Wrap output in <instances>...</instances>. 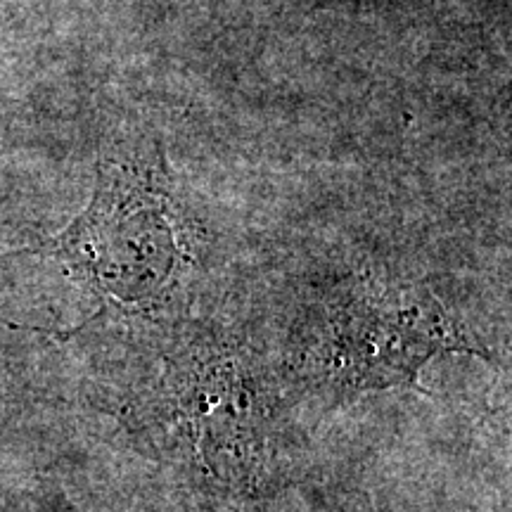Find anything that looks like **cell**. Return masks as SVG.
<instances>
[{
	"label": "cell",
	"instance_id": "6da1fadb",
	"mask_svg": "<svg viewBox=\"0 0 512 512\" xmlns=\"http://www.w3.org/2000/svg\"><path fill=\"white\" fill-rule=\"evenodd\" d=\"M55 252L91 275L102 292L150 297L162 290L176 259L164 192L102 171L91 209L57 240Z\"/></svg>",
	"mask_w": 512,
	"mask_h": 512
},
{
	"label": "cell",
	"instance_id": "7a4b0ae2",
	"mask_svg": "<svg viewBox=\"0 0 512 512\" xmlns=\"http://www.w3.org/2000/svg\"><path fill=\"white\" fill-rule=\"evenodd\" d=\"M448 337L439 323H430L422 311L351 313L337 332V354L330 373L354 387H375L411 380L415 368Z\"/></svg>",
	"mask_w": 512,
	"mask_h": 512
}]
</instances>
